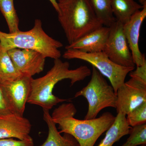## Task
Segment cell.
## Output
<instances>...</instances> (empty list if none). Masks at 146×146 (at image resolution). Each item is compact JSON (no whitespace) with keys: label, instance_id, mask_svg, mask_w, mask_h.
<instances>
[{"label":"cell","instance_id":"1","mask_svg":"<svg viewBox=\"0 0 146 146\" xmlns=\"http://www.w3.org/2000/svg\"><path fill=\"white\" fill-rule=\"evenodd\" d=\"M76 108L72 103H63L54 110L52 119L58 125L59 132L74 137L80 146H94L100 136L106 131L115 121V117L110 112L99 117L80 120L74 117Z\"/></svg>","mask_w":146,"mask_h":146},{"label":"cell","instance_id":"2","mask_svg":"<svg viewBox=\"0 0 146 146\" xmlns=\"http://www.w3.org/2000/svg\"><path fill=\"white\" fill-rule=\"evenodd\" d=\"M70 67L68 62H63L60 58L54 59L52 68L45 75L32 79L31 90L27 103L50 110L58 104L66 101L67 100L60 98L53 94L56 84L63 80L69 79L71 85H73L91 74V70L86 65L73 70L70 69Z\"/></svg>","mask_w":146,"mask_h":146},{"label":"cell","instance_id":"3","mask_svg":"<svg viewBox=\"0 0 146 146\" xmlns=\"http://www.w3.org/2000/svg\"><path fill=\"white\" fill-rule=\"evenodd\" d=\"M58 3V21L69 44L103 26L89 0H65Z\"/></svg>","mask_w":146,"mask_h":146},{"label":"cell","instance_id":"4","mask_svg":"<svg viewBox=\"0 0 146 146\" xmlns=\"http://www.w3.org/2000/svg\"><path fill=\"white\" fill-rule=\"evenodd\" d=\"M0 46L7 51L14 48L35 51L54 60L60 58L58 49L63 44L47 34L42 28V21L36 19L34 27L28 31L6 33L0 31Z\"/></svg>","mask_w":146,"mask_h":146},{"label":"cell","instance_id":"5","mask_svg":"<svg viewBox=\"0 0 146 146\" xmlns=\"http://www.w3.org/2000/svg\"><path fill=\"white\" fill-rule=\"evenodd\" d=\"M83 96L88 103V109L84 119L96 118L104 108H116L117 94L111 85L108 84L104 76L96 69L92 68L91 80L86 86L75 95V98Z\"/></svg>","mask_w":146,"mask_h":146},{"label":"cell","instance_id":"6","mask_svg":"<svg viewBox=\"0 0 146 146\" xmlns=\"http://www.w3.org/2000/svg\"><path fill=\"white\" fill-rule=\"evenodd\" d=\"M63 56L65 59H80L90 63L109 80L116 94L120 86L124 83L128 74L134 70V68L123 67L114 63L104 52L90 53L68 49Z\"/></svg>","mask_w":146,"mask_h":146},{"label":"cell","instance_id":"7","mask_svg":"<svg viewBox=\"0 0 146 146\" xmlns=\"http://www.w3.org/2000/svg\"><path fill=\"white\" fill-rule=\"evenodd\" d=\"M123 26L116 21L110 27L109 36L103 52L116 64L135 68L136 65L124 33Z\"/></svg>","mask_w":146,"mask_h":146},{"label":"cell","instance_id":"8","mask_svg":"<svg viewBox=\"0 0 146 146\" xmlns=\"http://www.w3.org/2000/svg\"><path fill=\"white\" fill-rule=\"evenodd\" d=\"M33 78L22 75L12 81L0 83L5 99L11 113L23 116Z\"/></svg>","mask_w":146,"mask_h":146},{"label":"cell","instance_id":"9","mask_svg":"<svg viewBox=\"0 0 146 146\" xmlns=\"http://www.w3.org/2000/svg\"><path fill=\"white\" fill-rule=\"evenodd\" d=\"M116 94L117 112L126 115L146 102V84L131 78L120 86Z\"/></svg>","mask_w":146,"mask_h":146},{"label":"cell","instance_id":"10","mask_svg":"<svg viewBox=\"0 0 146 146\" xmlns=\"http://www.w3.org/2000/svg\"><path fill=\"white\" fill-rule=\"evenodd\" d=\"M7 52L15 68L23 75L32 77L44 70L46 58L40 53L17 48Z\"/></svg>","mask_w":146,"mask_h":146},{"label":"cell","instance_id":"11","mask_svg":"<svg viewBox=\"0 0 146 146\" xmlns=\"http://www.w3.org/2000/svg\"><path fill=\"white\" fill-rule=\"evenodd\" d=\"M146 17V3L143 9L133 14L129 22L123 26L124 33L137 67L146 62L145 55L141 52L139 47L140 30Z\"/></svg>","mask_w":146,"mask_h":146},{"label":"cell","instance_id":"12","mask_svg":"<svg viewBox=\"0 0 146 146\" xmlns=\"http://www.w3.org/2000/svg\"><path fill=\"white\" fill-rule=\"evenodd\" d=\"M31 129L30 122L23 116L12 113L0 115V139L30 140Z\"/></svg>","mask_w":146,"mask_h":146},{"label":"cell","instance_id":"13","mask_svg":"<svg viewBox=\"0 0 146 146\" xmlns=\"http://www.w3.org/2000/svg\"><path fill=\"white\" fill-rule=\"evenodd\" d=\"M110 31V27L102 26L67 45L65 49L77 50L90 53L103 52Z\"/></svg>","mask_w":146,"mask_h":146},{"label":"cell","instance_id":"14","mask_svg":"<svg viewBox=\"0 0 146 146\" xmlns=\"http://www.w3.org/2000/svg\"><path fill=\"white\" fill-rule=\"evenodd\" d=\"M43 119L48 125V133L44 143L38 146H80L70 134L64 133L63 136L60 134L52 119L49 110H43Z\"/></svg>","mask_w":146,"mask_h":146},{"label":"cell","instance_id":"15","mask_svg":"<svg viewBox=\"0 0 146 146\" xmlns=\"http://www.w3.org/2000/svg\"><path fill=\"white\" fill-rule=\"evenodd\" d=\"M131 128L127 121L126 115L118 112L114 122L106 131L105 136L98 146H113L123 136L129 134Z\"/></svg>","mask_w":146,"mask_h":146},{"label":"cell","instance_id":"16","mask_svg":"<svg viewBox=\"0 0 146 146\" xmlns=\"http://www.w3.org/2000/svg\"><path fill=\"white\" fill-rule=\"evenodd\" d=\"M111 5L116 21L123 25L129 22L133 14L143 7V5L134 0H111Z\"/></svg>","mask_w":146,"mask_h":146},{"label":"cell","instance_id":"17","mask_svg":"<svg viewBox=\"0 0 146 146\" xmlns=\"http://www.w3.org/2000/svg\"><path fill=\"white\" fill-rule=\"evenodd\" d=\"M22 75L15 68L7 51L0 46V83L12 81Z\"/></svg>","mask_w":146,"mask_h":146},{"label":"cell","instance_id":"18","mask_svg":"<svg viewBox=\"0 0 146 146\" xmlns=\"http://www.w3.org/2000/svg\"><path fill=\"white\" fill-rule=\"evenodd\" d=\"M92 8L102 25L110 27L116 21L112 13L111 0H89Z\"/></svg>","mask_w":146,"mask_h":146},{"label":"cell","instance_id":"19","mask_svg":"<svg viewBox=\"0 0 146 146\" xmlns=\"http://www.w3.org/2000/svg\"><path fill=\"white\" fill-rule=\"evenodd\" d=\"M0 11L5 18L10 33L20 31L19 20L13 0H0Z\"/></svg>","mask_w":146,"mask_h":146},{"label":"cell","instance_id":"20","mask_svg":"<svg viewBox=\"0 0 146 146\" xmlns=\"http://www.w3.org/2000/svg\"><path fill=\"white\" fill-rule=\"evenodd\" d=\"M129 137L121 146L146 145V123L131 128Z\"/></svg>","mask_w":146,"mask_h":146},{"label":"cell","instance_id":"21","mask_svg":"<svg viewBox=\"0 0 146 146\" xmlns=\"http://www.w3.org/2000/svg\"><path fill=\"white\" fill-rule=\"evenodd\" d=\"M126 116L127 123L131 127L146 123V102L138 106Z\"/></svg>","mask_w":146,"mask_h":146},{"label":"cell","instance_id":"22","mask_svg":"<svg viewBox=\"0 0 146 146\" xmlns=\"http://www.w3.org/2000/svg\"><path fill=\"white\" fill-rule=\"evenodd\" d=\"M0 146H34L33 139L27 140H14L12 138L0 139Z\"/></svg>","mask_w":146,"mask_h":146},{"label":"cell","instance_id":"23","mask_svg":"<svg viewBox=\"0 0 146 146\" xmlns=\"http://www.w3.org/2000/svg\"><path fill=\"white\" fill-rule=\"evenodd\" d=\"M129 73L131 78L146 84V62L141 66L137 67L136 70Z\"/></svg>","mask_w":146,"mask_h":146},{"label":"cell","instance_id":"24","mask_svg":"<svg viewBox=\"0 0 146 146\" xmlns=\"http://www.w3.org/2000/svg\"><path fill=\"white\" fill-rule=\"evenodd\" d=\"M11 113L6 102L1 88L0 86V115Z\"/></svg>","mask_w":146,"mask_h":146},{"label":"cell","instance_id":"25","mask_svg":"<svg viewBox=\"0 0 146 146\" xmlns=\"http://www.w3.org/2000/svg\"><path fill=\"white\" fill-rule=\"evenodd\" d=\"M49 1L55 10L57 11V13H58L59 12V7L58 3L56 1V0H49Z\"/></svg>","mask_w":146,"mask_h":146},{"label":"cell","instance_id":"26","mask_svg":"<svg viewBox=\"0 0 146 146\" xmlns=\"http://www.w3.org/2000/svg\"><path fill=\"white\" fill-rule=\"evenodd\" d=\"M139 1L141 3V5H143L144 4L146 3V0H139Z\"/></svg>","mask_w":146,"mask_h":146},{"label":"cell","instance_id":"27","mask_svg":"<svg viewBox=\"0 0 146 146\" xmlns=\"http://www.w3.org/2000/svg\"><path fill=\"white\" fill-rule=\"evenodd\" d=\"M58 3H59L62 2L63 1H65V0H58Z\"/></svg>","mask_w":146,"mask_h":146},{"label":"cell","instance_id":"28","mask_svg":"<svg viewBox=\"0 0 146 146\" xmlns=\"http://www.w3.org/2000/svg\"><path fill=\"white\" fill-rule=\"evenodd\" d=\"M139 146H146V145H140Z\"/></svg>","mask_w":146,"mask_h":146}]
</instances>
